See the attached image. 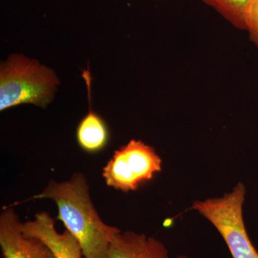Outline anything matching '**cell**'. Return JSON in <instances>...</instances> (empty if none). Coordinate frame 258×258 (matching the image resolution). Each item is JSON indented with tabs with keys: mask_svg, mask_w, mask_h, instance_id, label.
I'll list each match as a JSON object with an SVG mask.
<instances>
[{
	"mask_svg": "<svg viewBox=\"0 0 258 258\" xmlns=\"http://www.w3.org/2000/svg\"><path fill=\"white\" fill-rule=\"evenodd\" d=\"M16 212L4 208L0 215V246L5 258H55L48 247L36 237L25 235Z\"/></svg>",
	"mask_w": 258,
	"mask_h": 258,
	"instance_id": "obj_5",
	"label": "cell"
},
{
	"mask_svg": "<svg viewBox=\"0 0 258 258\" xmlns=\"http://www.w3.org/2000/svg\"><path fill=\"white\" fill-rule=\"evenodd\" d=\"M106 258H170V256L165 244L155 237L120 230L112 238Z\"/></svg>",
	"mask_w": 258,
	"mask_h": 258,
	"instance_id": "obj_7",
	"label": "cell"
},
{
	"mask_svg": "<svg viewBox=\"0 0 258 258\" xmlns=\"http://www.w3.org/2000/svg\"><path fill=\"white\" fill-rule=\"evenodd\" d=\"M246 30L251 40L258 46V0H252L245 17Z\"/></svg>",
	"mask_w": 258,
	"mask_h": 258,
	"instance_id": "obj_10",
	"label": "cell"
},
{
	"mask_svg": "<svg viewBox=\"0 0 258 258\" xmlns=\"http://www.w3.org/2000/svg\"><path fill=\"white\" fill-rule=\"evenodd\" d=\"M82 77L87 87L89 111L78 125L76 137L78 143L83 150L88 152L101 151L108 144L109 132L104 120L93 111L91 104V77L90 69L83 70Z\"/></svg>",
	"mask_w": 258,
	"mask_h": 258,
	"instance_id": "obj_8",
	"label": "cell"
},
{
	"mask_svg": "<svg viewBox=\"0 0 258 258\" xmlns=\"http://www.w3.org/2000/svg\"><path fill=\"white\" fill-rule=\"evenodd\" d=\"M236 28L246 30L245 17L252 0H202Z\"/></svg>",
	"mask_w": 258,
	"mask_h": 258,
	"instance_id": "obj_9",
	"label": "cell"
},
{
	"mask_svg": "<svg viewBox=\"0 0 258 258\" xmlns=\"http://www.w3.org/2000/svg\"><path fill=\"white\" fill-rule=\"evenodd\" d=\"M245 194V186L240 182L221 198L197 200L191 207L218 231L232 258H258L244 225L242 207Z\"/></svg>",
	"mask_w": 258,
	"mask_h": 258,
	"instance_id": "obj_3",
	"label": "cell"
},
{
	"mask_svg": "<svg viewBox=\"0 0 258 258\" xmlns=\"http://www.w3.org/2000/svg\"><path fill=\"white\" fill-rule=\"evenodd\" d=\"M161 163L154 148L132 139L115 151L102 175L108 186L123 191H134L161 171Z\"/></svg>",
	"mask_w": 258,
	"mask_h": 258,
	"instance_id": "obj_4",
	"label": "cell"
},
{
	"mask_svg": "<svg viewBox=\"0 0 258 258\" xmlns=\"http://www.w3.org/2000/svg\"><path fill=\"white\" fill-rule=\"evenodd\" d=\"M59 84L53 70L22 54H12L0 66V111L23 104L46 108Z\"/></svg>",
	"mask_w": 258,
	"mask_h": 258,
	"instance_id": "obj_2",
	"label": "cell"
},
{
	"mask_svg": "<svg viewBox=\"0 0 258 258\" xmlns=\"http://www.w3.org/2000/svg\"><path fill=\"white\" fill-rule=\"evenodd\" d=\"M32 199H50L58 210L57 218L79 241L83 258H106L113 236L119 229L106 225L93 206L87 180L76 173L69 181H50Z\"/></svg>",
	"mask_w": 258,
	"mask_h": 258,
	"instance_id": "obj_1",
	"label": "cell"
},
{
	"mask_svg": "<svg viewBox=\"0 0 258 258\" xmlns=\"http://www.w3.org/2000/svg\"><path fill=\"white\" fill-rule=\"evenodd\" d=\"M20 228L25 235L46 244L55 258H83L79 241L69 230L59 233L53 219L46 212L36 214L31 221L20 222Z\"/></svg>",
	"mask_w": 258,
	"mask_h": 258,
	"instance_id": "obj_6",
	"label": "cell"
},
{
	"mask_svg": "<svg viewBox=\"0 0 258 258\" xmlns=\"http://www.w3.org/2000/svg\"><path fill=\"white\" fill-rule=\"evenodd\" d=\"M176 258H191V257H188V256H186V255H179V256H177V257H176Z\"/></svg>",
	"mask_w": 258,
	"mask_h": 258,
	"instance_id": "obj_11",
	"label": "cell"
}]
</instances>
